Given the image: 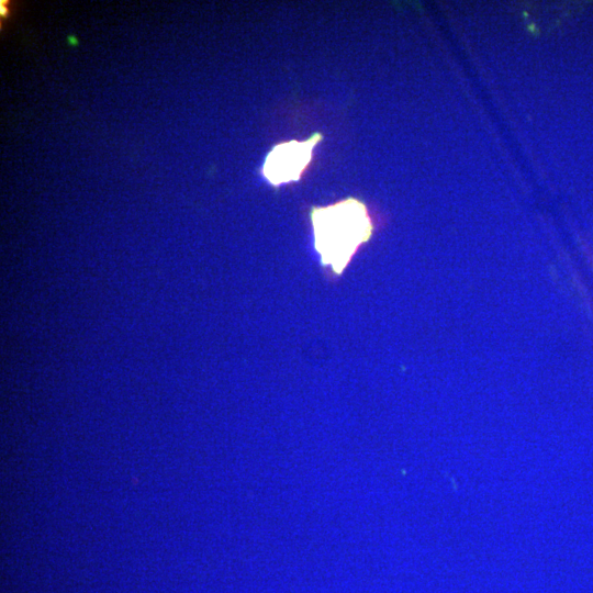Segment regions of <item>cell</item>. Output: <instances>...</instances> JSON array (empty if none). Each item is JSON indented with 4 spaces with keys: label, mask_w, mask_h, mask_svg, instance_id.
<instances>
[{
    "label": "cell",
    "mask_w": 593,
    "mask_h": 593,
    "mask_svg": "<svg viewBox=\"0 0 593 593\" xmlns=\"http://www.w3.org/2000/svg\"><path fill=\"white\" fill-rule=\"evenodd\" d=\"M311 220L321 262L331 266L335 275L343 272L373 228L365 204L353 198L313 208Z\"/></svg>",
    "instance_id": "cell-1"
},
{
    "label": "cell",
    "mask_w": 593,
    "mask_h": 593,
    "mask_svg": "<svg viewBox=\"0 0 593 593\" xmlns=\"http://www.w3.org/2000/svg\"><path fill=\"white\" fill-rule=\"evenodd\" d=\"M321 139L314 135L306 142H288L277 145L268 155L264 174L275 186L298 180L312 157V149Z\"/></svg>",
    "instance_id": "cell-2"
}]
</instances>
